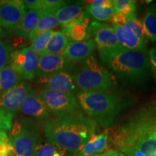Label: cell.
I'll return each instance as SVG.
<instances>
[{
  "label": "cell",
  "instance_id": "obj_1",
  "mask_svg": "<svg viewBox=\"0 0 156 156\" xmlns=\"http://www.w3.org/2000/svg\"><path fill=\"white\" fill-rule=\"evenodd\" d=\"M96 123L77 112L62 117H51L43 123L46 139L75 154L95 134Z\"/></svg>",
  "mask_w": 156,
  "mask_h": 156
},
{
  "label": "cell",
  "instance_id": "obj_2",
  "mask_svg": "<svg viewBox=\"0 0 156 156\" xmlns=\"http://www.w3.org/2000/svg\"><path fill=\"white\" fill-rule=\"evenodd\" d=\"M102 61L120 80L129 84L140 85L151 75L152 68L145 50L122 48Z\"/></svg>",
  "mask_w": 156,
  "mask_h": 156
},
{
  "label": "cell",
  "instance_id": "obj_3",
  "mask_svg": "<svg viewBox=\"0 0 156 156\" xmlns=\"http://www.w3.org/2000/svg\"><path fill=\"white\" fill-rule=\"evenodd\" d=\"M154 132H156V102L147 103L115 128L110 140L121 150L134 146L140 139Z\"/></svg>",
  "mask_w": 156,
  "mask_h": 156
},
{
  "label": "cell",
  "instance_id": "obj_4",
  "mask_svg": "<svg viewBox=\"0 0 156 156\" xmlns=\"http://www.w3.org/2000/svg\"><path fill=\"white\" fill-rule=\"evenodd\" d=\"M80 106L95 123L108 128L124 109V101L116 93L110 92H81L77 94Z\"/></svg>",
  "mask_w": 156,
  "mask_h": 156
},
{
  "label": "cell",
  "instance_id": "obj_5",
  "mask_svg": "<svg viewBox=\"0 0 156 156\" xmlns=\"http://www.w3.org/2000/svg\"><path fill=\"white\" fill-rule=\"evenodd\" d=\"M83 64L73 73L76 85L81 92H108L115 86L113 73L101 67L93 56Z\"/></svg>",
  "mask_w": 156,
  "mask_h": 156
},
{
  "label": "cell",
  "instance_id": "obj_6",
  "mask_svg": "<svg viewBox=\"0 0 156 156\" xmlns=\"http://www.w3.org/2000/svg\"><path fill=\"white\" fill-rule=\"evenodd\" d=\"M10 140L14 156H33L40 139V128L36 120L21 118L12 123Z\"/></svg>",
  "mask_w": 156,
  "mask_h": 156
},
{
  "label": "cell",
  "instance_id": "obj_7",
  "mask_svg": "<svg viewBox=\"0 0 156 156\" xmlns=\"http://www.w3.org/2000/svg\"><path fill=\"white\" fill-rule=\"evenodd\" d=\"M37 93L42 98L55 117H62L78 112L80 105L77 97L73 93L58 92L41 87Z\"/></svg>",
  "mask_w": 156,
  "mask_h": 156
},
{
  "label": "cell",
  "instance_id": "obj_8",
  "mask_svg": "<svg viewBox=\"0 0 156 156\" xmlns=\"http://www.w3.org/2000/svg\"><path fill=\"white\" fill-rule=\"evenodd\" d=\"M88 30L94 41L101 59L123 48L119 44L114 29L104 23L93 21L90 24Z\"/></svg>",
  "mask_w": 156,
  "mask_h": 156
},
{
  "label": "cell",
  "instance_id": "obj_9",
  "mask_svg": "<svg viewBox=\"0 0 156 156\" xmlns=\"http://www.w3.org/2000/svg\"><path fill=\"white\" fill-rule=\"evenodd\" d=\"M38 57L30 46L12 51L9 67L23 80H33L36 77Z\"/></svg>",
  "mask_w": 156,
  "mask_h": 156
},
{
  "label": "cell",
  "instance_id": "obj_10",
  "mask_svg": "<svg viewBox=\"0 0 156 156\" xmlns=\"http://www.w3.org/2000/svg\"><path fill=\"white\" fill-rule=\"evenodd\" d=\"M27 12L22 0H0V25L11 34Z\"/></svg>",
  "mask_w": 156,
  "mask_h": 156
},
{
  "label": "cell",
  "instance_id": "obj_11",
  "mask_svg": "<svg viewBox=\"0 0 156 156\" xmlns=\"http://www.w3.org/2000/svg\"><path fill=\"white\" fill-rule=\"evenodd\" d=\"M31 89L30 84L23 80L9 90L0 93V109L14 115Z\"/></svg>",
  "mask_w": 156,
  "mask_h": 156
},
{
  "label": "cell",
  "instance_id": "obj_12",
  "mask_svg": "<svg viewBox=\"0 0 156 156\" xmlns=\"http://www.w3.org/2000/svg\"><path fill=\"white\" fill-rule=\"evenodd\" d=\"M73 64L59 54H43L39 56L36 77H41L60 72L71 71Z\"/></svg>",
  "mask_w": 156,
  "mask_h": 156
},
{
  "label": "cell",
  "instance_id": "obj_13",
  "mask_svg": "<svg viewBox=\"0 0 156 156\" xmlns=\"http://www.w3.org/2000/svg\"><path fill=\"white\" fill-rule=\"evenodd\" d=\"M19 111L21 114L35 120H46L51 115L46 103L34 89H31L27 95Z\"/></svg>",
  "mask_w": 156,
  "mask_h": 156
},
{
  "label": "cell",
  "instance_id": "obj_14",
  "mask_svg": "<svg viewBox=\"0 0 156 156\" xmlns=\"http://www.w3.org/2000/svg\"><path fill=\"white\" fill-rule=\"evenodd\" d=\"M38 83L44 88L58 92L73 93L77 88L73 74L70 71L60 72L45 77H38Z\"/></svg>",
  "mask_w": 156,
  "mask_h": 156
},
{
  "label": "cell",
  "instance_id": "obj_15",
  "mask_svg": "<svg viewBox=\"0 0 156 156\" xmlns=\"http://www.w3.org/2000/svg\"><path fill=\"white\" fill-rule=\"evenodd\" d=\"M95 44L94 39L80 42L70 41L61 55L71 62L84 63L94 51Z\"/></svg>",
  "mask_w": 156,
  "mask_h": 156
},
{
  "label": "cell",
  "instance_id": "obj_16",
  "mask_svg": "<svg viewBox=\"0 0 156 156\" xmlns=\"http://www.w3.org/2000/svg\"><path fill=\"white\" fill-rule=\"evenodd\" d=\"M89 25V16L85 11L80 18L77 21L62 26V32L67 37L69 41H85L90 39L92 37L88 30Z\"/></svg>",
  "mask_w": 156,
  "mask_h": 156
},
{
  "label": "cell",
  "instance_id": "obj_17",
  "mask_svg": "<svg viewBox=\"0 0 156 156\" xmlns=\"http://www.w3.org/2000/svg\"><path fill=\"white\" fill-rule=\"evenodd\" d=\"M115 35L123 48L129 50H145L146 41L138 38L127 26L114 25Z\"/></svg>",
  "mask_w": 156,
  "mask_h": 156
},
{
  "label": "cell",
  "instance_id": "obj_18",
  "mask_svg": "<svg viewBox=\"0 0 156 156\" xmlns=\"http://www.w3.org/2000/svg\"><path fill=\"white\" fill-rule=\"evenodd\" d=\"M44 14V12L39 9H28L21 22L11 34L20 38H28Z\"/></svg>",
  "mask_w": 156,
  "mask_h": 156
},
{
  "label": "cell",
  "instance_id": "obj_19",
  "mask_svg": "<svg viewBox=\"0 0 156 156\" xmlns=\"http://www.w3.org/2000/svg\"><path fill=\"white\" fill-rule=\"evenodd\" d=\"M108 140V132L107 130L101 134H94L74 154V156H80L85 153L99 154L107 147Z\"/></svg>",
  "mask_w": 156,
  "mask_h": 156
},
{
  "label": "cell",
  "instance_id": "obj_20",
  "mask_svg": "<svg viewBox=\"0 0 156 156\" xmlns=\"http://www.w3.org/2000/svg\"><path fill=\"white\" fill-rule=\"evenodd\" d=\"M82 4V3H81ZM81 4H68L58 9L54 12L59 25L62 26L71 24L80 18L83 15V8Z\"/></svg>",
  "mask_w": 156,
  "mask_h": 156
},
{
  "label": "cell",
  "instance_id": "obj_21",
  "mask_svg": "<svg viewBox=\"0 0 156 156\" xmlns=\"http://www.w3.org/2000/svg\"><path fill=\"white\" fill-rule=\"evenodd\" d=\"M72 154L46 138H40L33 156H72Z\"/></svg>",
  "mask_w": 156,
  "mask_h": 156
},
{
  "label": "cell",
  "instance_id": "obj_22",
  "mask_svg": "<svg viewBox=\"0 0 156 156\" xmlns=\"http://www.w3.org/2000/svg\"><path fill=\"white\" fill-rule=\"evenodd\" d=\"M69 42L67 37L62 31H54L43 54L61 55Z\"/></svg>",
  "mask_w": 156,
  "mask_h": 156
},
{
  "label": "cell",
  "instance_id": "obj_23",
  "mask_svg": "<svg viewBox=\"0 0 156 156\" xmlns=\"http://www.w3.org/2000/svg\"><path fill=\"white\" fill-rule=\"evenodd\" d=\"M144 30L147 40L153 42L156 41V3L148 7L144 15L143 20Z\"/></svg>",
  "mask_w": 156,
  "mask_h": 156
},
{
  "label": "cell",
  "instance_id": "obj_24",
  "mask_svg": "<svg viewBox=\"0 0 156 156\" xmlns=\"http://www.w3.org/2000/svg\"><path fill=\"white\" fill-rule=\"evenodd\" d=\"M59 25L54 13H44L37 23L36 28L29 35L28 39L32 42L38 35L57 27Z\"/></svg>",
  "mask_w": 156,
  "mask_h": 156
},
{
  "label": "cell",
  "instance_id": "obj_25",
  "mask_svg": "<svg viewBox=\"0 0 156 156\" xmlns=\"http://www.w3.org/2000/svg\"><path fill=\"white\" fill-rule=\"evenodd\" d=\"M23 81L22 77L7 66L0 70V93L9 90Z\"/></svg>",
  "mask_w": 156,
  "mask_h": 156
},
{
  "label": "cell",
  "instance_id": "obj_26",
  "mask_svg": "<svg viewBox=\"0 0 156 156\" xmlns=\"http://www.w3.org/2000/svg\"><path fill=\"white\" fill-rule=\"evenodd\" d=\"M85 12L88 16L92 17L95 21L97 22H105L109 21L113 15L116 11L114 7H93L90 5H87L85 7Z\"/></svg>",
  "mask_w": 156,
  "mask_h": 156
},
{
  "label": "cell",
  "instance_id": "obj_27",
  "mask_svg": "<svg viewBox=\"0 0 156 156\" xmlns=\"http://www.w3.org/2000/svg\"><path fill=\"white\" fill-rule=\"evenodd\" d=\"M134 147L143 155L156 153V132L140 139Z\"/></svg>",
  "mask_w": 156,
  "mask_h": 156
},
{
  "label": "cell",
  "instance_id": "obj_28",
  "mask_svg": "<svg viewBox=\"0 0 156 156\" xmlns=\"http://www.w3.org/2000/svg\"><path fill=\"white\" fill-rule=\"evenodd\" d=\"M54 30H49L45 32L42 33L40 35H38L36 38L31 42V45L30 47L32 48L34 51L38 54V56L42 55L43 53L44 52L45 48L47 46L49 39L53 34Z\"/></svg>",
  "mask_w": 156,
  "mask_h": 156
},
{
  "label": "cell",
  "instance_id": "obj_29",
  "mask_svg": "<svg viewBox=\"0 0 156 156\" xmlns=\"http://www.w3.org/2000/svg\"><path fill=\"white\" fill-rule=\"evenodd\" d=\"M114 9L116 13H122L126 16L135 15V5L132 0H114L113 1Z\"/></svg>",
  "mask_w": 156,
  "mask_h": 156
},
{
  "label": "cell",
  "instance_id": "obj_30",
  "mask_svg": "<svg viewBox=\"0 0 156 156\" xmlns=\"http://www.w3.org/2000/svg\"><path fill=\"white\" fill-rule=\"evenodd\" d=\"M67 4L62 0H38V9L44 13H54Z\"/></svg>",
  "mask_w": 156,
  "mask_h": 156
},
{
  "label": "cell",
  "instance_id": "obj_31",
  "mask_svg": "<svg viewBox=\"0 0 156 156\" xmlns=\"http://www.w3.org/2000/svg\"><path fill=\"white\" fill-rule=\"evenodd\" d=\"M126 26H127L138 38L143 41H147L145 34V30H144L143 24H142V21L136 18V15L129 17V20L127 23H126Z\"/></svg>",
  "mask_w": 156,
  "mask_h": 156
},
{
  "label": "cell",
  "instance_id": "obj_32",
  "mask_svg": "<svg viewBox=\"0 0 156 156\" xmlns=\"http://www.w3.org/2000/svg\"><path fill=\"white\" fill-rule=\"evenodd\" d=\"M12 48L0 39V70L9 66Z\"/></svg>",
  "mask_w": 156,
  "mask_h": 156
},
{
  "label": "cell",
  "instance_id": "obj_33",
  "mask_svg": "<svg viewBox=\"0 0 156 156\" xmlns=\"http://www.w3.org/2000/svg\"><path fill=\"white\" fill-rule=\"evenodd\" d=\"M0 156H14L10 138L5 132H0Z\"/></svg>",
  "mask_w": 156,
  "mask_h": 156
},
{
  "label": "cell",
  "instance_id": "obj_34",
  "mask_svg": "<svg viewBox=\"0 0 156 156\" xmlns=\"http://www.w3.org/2000/svg\"><path fill=\"white\" fill-rule=\"evenodd\" d=\"M14 115L0 109V132L9 131L12 125Z\"/></svg>",
  "mask_w": 156,
  "mask_h": 156
},
{
  "label": "cell",
  "instance_id": "obj_35",
  "mask_svg": "<svg viewBox=\"0 0 156 156\" xmlns=\"http://www.w3.org/2000/svg\"><path fill=\"white\" fill-rule=\"evenodd\" d=\"M129 20V17L122 14V13H115L111 17L110 20L114 25H118V26H124L126 25Z\"/></svg>",
  "mask_w": 156,
  "mask_h": 156
},
{
  "label": "cell",
  "instance_id": "obj_36",
  "mask_svg": "<svg viewBox=\"0 0 156 156\" xmlns=\"http://www.w3.org/2000/svg\"><path fill=\"white\" fill-rule=\"evenodd\" d=\"M87 5L93 7H114L112 0H93L87 1Z\"/></svg>",
  "mask_w": 156,
  "mask_h": 156
},
{
  "label": "cell",
  "instance_id": "obj_37",
  "mask_svg": "<svg viewBox=\"0 0 156 156\" xmlns=\"http://www.w3.org/2000/svg\"><path fill=\"white\" fill-rule=\"evenodd\" d=\"M148 58L152 69L156 73V46L152 48L148 52Z\"/></svg>",
  "mask_w": 156,
  "mask_h": 156
},
{
  "label": "cell",
  "instance_id": "obj_38",
  "mask_svg": "<svg viewBox=\"0 0 156 156\" xmlns=\"http://www.w3.org/2000/svg\"><path fill=\"white\" fill-rule=\"evenodd\" d=\"M102 156H122L120 152H118L116 150H110L102 154Z\"/></svg>",
  "mask_w": 156,
  "mask_h": 156
},
{
  "label": "cell",
  "instance_id": "obj_39",
  "mask_svg": "<svg viewBox=\"0 0 156 156\" xmlns=\"http://www.w3.org/2000/svg\"><path fill=\"white\" fill-rule=\"evenodd\" d=\"M9 33H7V31H6L5 29H4L0 25V39L2 38H5V37H7L8 36Z\"/></svg>",
  "mask_w": 156,
  "mask_h": 156
},
{
  "label": "cell",
  "instance_id": "obj_40",
  "mask_svg": "<svg viewBox=\"0 0 156 156\" xmlns=\"http://www.w3.org/2000/svg\"><path fill=\"white\" fill-rule=\"evenodd\" d=\"M80 156H102V154H96V153H85Z\"/></svg>",
  "mask_w": 156,
  "mask_h": 156
},
{
  "label": "cell",
  "instance_id": "obj_41",
  "mask_svg": "<svg viewBox=\"0 0 156 156\" xmlns=\"http://www.w3.org/2000/svg\"><path fill=\"white\" fill-rule=\"evenodd\" d=\"M144 156H156V153H154V154H150V155H144Z\"/></svg>",
  "mask_w": 156,
  "mask_h": 156
},
{
  "label": "cell",
  "instance_id": "obj_42",
  "mask_svg": "<svg viewBox=\"0 0 156 156\" xmlns=\"http://www.w3.org/2000/svg\"><path fill=\"white\" fill-rule=\"evenodd\" d=\"M121 154H122V156H125V155H124V154H123L122 153H121Z\"/></svg>",
  "mask_w": 156,
  "mask_h": 156
}]
</instances>
